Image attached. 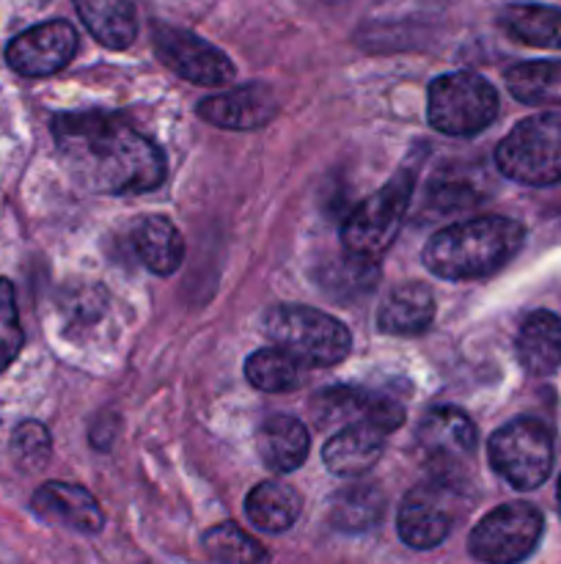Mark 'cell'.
Instances as JSON below:
<instances>
[{
    "instance_id": "6da1fadb",
    "label": "cell",
    "mask_w": 561,
    "mask_h": 564,
    "mask_svg": "<svg viewBox=\"0 0 561 564\" xmlns=\"http://www.w3.org/2000/svg\"><path fill=\"white\" fill-rule=\"evenodd\" d=\"M53 132L72 171L97 193H146L165 180V158L157 143L141 135L124 116L102 110L61 113Z\"/></svg>"
},
{
    "instance_id": "7a4b0ae2",
    "label": "cell",
    "mask_w": 561,
    "mask_h": 564,
    "mask_svg": "<svg viewBox=\"0 0 561 564\" xmlns=\"http://www.w3.org/2000/svg\"><path fill=\"white\" fill-rule=\"evenodd\" d=\"M526 229L501 215L451 224L432 235L424 246V264L429 273L449 281L487 279L504 270L520 253Z\"/></svg>"
},
{
    "instance_id": "3957f363",
    "label": "cell",
    "mask_w": 561,
    "mask_h": 564,
    "mask_svg": "<svg viewBox=\"0 0 561 564\" xmlns=\"http://www.w3.org/2000/svg\"><path fill=\"white\" fill-rule=\"evenodd\" d=\"M264 336L300 367H333L344 361L352 336L330 314L308 306H273L264 314Z\"/></svg>"
},
{
    "instance_id": "277c9868",
    "label": "cell",
    "mask_w": 561,
    "mask_h": 564,
    "mask_svg": "<svg viewBox=\"0 0 561 564\" xmlns=\"http://www.w3.org/2000/svg\"><path fill=\"white\" fill-rule=\"evenodd\" d=\"M413 182H416V169L405 165L394 180L385 182L377 193H372L366 202H361L346 215L341 226L346 257L374 264V259L388 251L410 207Z\"/></svg>"
},
{
    "instance_id": "5b68a950",
    "label": "cell",
    "mask_w": 561,
    "mask_h": 564,
    "mask_svg": "<svg viewBox=\"0 0 561 564\" xmlns=\"http://www.w3.org/2000/svg\"><path fill=\"white\" fill-rule=\"evenodd\" d=\"M498 171L528 187L561 182V113H537L517 121L495 149Z\"/></svg>"
},
{
    "instance_id": "8992f818",
    "label": "cell",
    "mask_w": 561,
    "mask_h": 564,
    "mask_svg": "<svg viewBox=\"0 0 561 564\" xmlns=\"http://www.w3.org/2000/svg\"><path fill=\"white\" fill-rule=\"evenodd\" d=\"M429 124L446 135H476L498 116V94L473 72H449L429 86Z\"/></svg>"
},
{
    "instance_id": "52a82bcc",
    "label": "cell",
    "mask_w": 561,
    "mask_h": 564,
    "mask_svg": "<svg viewBox=\"0 0 561 564\" xmlns=\"http://www.w3.org/2000/svg\"><path fill=\"white\" fill-rule=\"evenodd\" d=\"M495 474L515 490H534L550 477L553 468V441L548 427L537 419H515L495 430L487 446Z\"/></svg>"
},
{
    "instance_id": "ba28073f",
    "label": "cell",
    "mask_w": 561,
    "mask_h": 564,
    "mask_svg": "<svg viewBox=\"0 0 561 564\" xmlns=\"http://www.w3.org/2000/svg\"><path fill=\"white\" fill-rule=\"evenodd\" d=\"M544 532L542 512L526 501L495 507L473 527L468 551L484 564H517L534 554Z\"/></svg>"
},
{
    "instance_id": "9c48e42d",
    "label": "cell",
    "mask_w": 561,
    "mask_h": 564,
    "mask_svg": "<svg viewBox=\"0 0 561 564\" xmlns=\"http://www.w3.org/2000/svg\"><path fill=\"white\" fill-rule=\"evenodd\" d=\"M460 488L454 479H429L405 496L396 518L402 543L416 551H429L449 538L454 527Z\"/></svg>"
},
{
    "instance_id": "30bf717a",
    "label": "cell",
    "mask_w": 561,
    "mask_h": 564,
    "mask_svg": "<svg viewBox=\"0 0 561 564\" xmlns=\"http://www.w3.org/2000/svg\"><path fill=\"white\" fill-rule=\"evenodd\" d=\"M152 42L157 58L182 80L198 83V86H226L234 80V64L229 55L215 44L204 42L193 31L157 22L152 28Z\"/></svg>"
},
{
    "instance_id": "8fae6325",
    "label": "cell",
    "mask_w": 561,
    "mask_h": 564,
    "mask_svg": "<svg viewBox=\"0 0 561 564\" xmlns=\"http://www.w3.org/2000/svg\"><path fill=\"white\" fill-rule=\"evenodd\" d=\"M311 411L319 427H324V424H346V427L350 424H366V427L377 430L383 435L394 433L405 422V408L394 397H383L363 389H344V386L319 391Z\"/></svg>"
},
{
    "instance_id": "7c38bea8",
    "label": "cell",
    "mask_w": 561,
    "mask_h": 564,
    "mask_svg": "<svg viewBox=\"0 0 561 564\" xmlns=\"http://www.w3.org/2000/svg\"><path fill=\"white\" fill-rule=\"evenodd\" d=\"M77 53V31L64 20L42 22L20 36H14L6 47V61L14 72L25 77H47L64 69Z\"/></svg>"
},
{
    "instance_id": "4fadbf2b",
    "label": "cell",
    "mask_w": 561,
    "mask_h": 564,
    "mask_svg": "<svg viewBox=\"0 0 561 564\" xmlns=\"http://www.w3.org/2000/svg\"><path fill=\"white\" fill-rule=\"evenodd\" d=\"M418 444L427 460L438 468V479H454L457 466L476 449V427L457 408H435L418 427Z\"/></svg>"
},
{
    "instance_id": "5bb4252c",
    "label": "cell",
    "mask_w": 561,
    "mask_h": 564,
    "mask_svg": "<svg viewBox=\"0 0 561 564\" xmlns=\"http://www.w3.org/2000/svg\"><path fill=\"white\" fill-rule=\"evenodd\" d=\"M275 113H278V99L262 83L215 94L198 105V116L223 130H258L273 121Z\"/></svg>"
},
{
    "instance_id": "9a60e30c",
    "label": "cell",
    "mask_w": 561,
    "mask_h": 564,
    "mask_svg": "<svg viewBox=\"0 0 561 564\" xmlns=\"http://www.w3.org/2000/svg\"><path fill=\"white\" fill-rule=\"evenodd\" d=\"M33 512L42 521L55 527L75 529V532L97 534L105 527V516L97 499L80 485L47 482L33 494Z\"/></svg>"
},
{
    "instance_id": "2e32d148",
    "label": "cell",
    "mask_w": 561,
    "mask_h": 564,
    "mask_svg": "<svg viewBox=\"0 0 561 564\" xmlns=\"http://www.w3.org/2000/svg\"><path fill=\"white\" fill-rule=\"evenodd\" d=\"M517 358L534 378H548L561 367V317L553 312L528 314L517 334Z\"/></svg>"
},
{
    "instance_id": "e0dca14e",
    "label": "cell",
    "mask_w": 561,
    "mask_h": 564,
    "mask_svg": "<svg viewBox=\"0 0 561 564\" xmlns=\"http://www.w3.org/2000/svg\"><path fill=\"white\" fill-rule=\"evenodd\" d=\"M383 433L366 427V424H350L324 444L322 460L336 477H361L369 468H374V463L383 455Z\"/></svg>"
},
{
    "instance_id": "ac0fdd59",
    "label": "cell",
    "mask_w": 561,
    "mask_h": 564,
    "mask_svg": "<svg viewBox=\"0 0 561 564\" xmlns=\"http://www.w3.org/2000/svg\"><path fill=\"white\" fill-rule=\"evenodd\" d=\"M435 297L424 284H399L388 292L377 312V325L383 334L394 336H416L432 325L435 319Z\"/></svg>"
},
{
    "instance_id": "d6986e66",
    "label": "cell",
    "mask_w": 561,
    "mask_h": 564,
    "mask_svg": "<svg viewBox=\"0 0 561 564\" xmlns=\"http://www.w3.org/2000/svg\"><path fill=\"white\" fill-rule=\"evenodd\" d=\"M82 25L99 44L127 50L138 36V14L132 0H75Z\"/></svg>"
},
{
    "instance_id": "ffe728a7",
    "label": "cell",
    "mask_w": 561,
    "mask_h": 564,
    "mask_svg": "<svg viewBox=\"0 0 561 564\" xmlns=\"http://www.w3.org/2000/svg\"><path fill=\"white\" fill-rule=\"evenodd\" d=\"M258 455L275 474H289L302 466L308 455V433L295 416H270L258 427Z\"/></svg>"
},
{
    "instance_id": "44dd1931",
    "label": "cell",
    "mask_w": 561,
    "mask_h": 564,
    "mask_svg": "<svg viewBox=\"0 0 561 564\" xmlns=\"http://www.w3.org/2000/svg\"><path fill=\"white\" fill-rule=\"evenodd\" d=\"M132 246H135L138 259L143 268L152 270L154 275H170L179 270L185 259V240L179 229L168 218H143L132 231Z\"/></svg>"
},
{
    "instance_id": "7402d4cb",
    "label": "cell",
    "mask_w": 561,
    "mask_h": 564,
    "mask_svg": "<svg viewBox=\"0 0 561 564\" xmlns=\"http://www.w3.org/2000/svg\"><path fill=\"white\" fill-rule=\"evenodd\" d=\"M498 25L506 36L528 47L561 50V9L539 3L506 6L498 17Z\"/></svg>"
},
{
    "instance_id": "603a6c76",
    "label": "cell",
    "mask_w": 561,
    "mask_h": 564,
    "mask_svg": "<svg viewBox=\"0 0 561 564\" xmlns=\"http://www.w3.org/2000/svg\"><path fill=\"white\" fill-rule=\"evenodd\" d=\"M302 501L295 488L284 482H262L248 494L245 516L256 529L270 534L286 532L300 518Z\"/></svg>"
},
{
    "instance_id": "cb8c5ba5",
    "label": "cell",
    "mask_w": 561,
    "mask_h": 564,
    "mask_svg": "<svg viewBox=\"0 0 561 564\" xmlns=\"http://www.w3.org/2000/svg\"><path fill=\"white\" fill-rule=\"evenodd\" d=\"M385 512V499L380 488L366 482L346 485L330 501V521L341 532H366L377 527Z\"/></svg>"
},
{
    "instance_id": "d4e9b609",
    "label": "cell",
    "mask_w": 561,
    "mask_h": 564,
    "mask_svg": "<svg viewBox=\"0 0 561 564\" xmlns=\"http://www.w3.org/2000/svg\"><path fill=\"white\" fill-rule=\"evenodd\" d=\"M506 88L526 105H561V61H526L506 72Z\"/></svg>"
},
{
    "instance_id": "484cf974",
    "label": "cell",
    "mask_w": 561,
    "mask_h": 564,
    "mask_svg": "<svg viewBox=\"0 0 561 564\" xmlns=\"http://www.w3.org/2000/svg\"><path fill=\"white\" fill-rule=\"evenodd\" d=\"M245 378L253 389L267 391V394H284L300 386L302 369L300 364L284 350H256L245 361Z\"/></svg>"
},
{
    "instance_id": "4316f807",
    "label": "cell",
    "mask_w": 561,
    "mask_h": 564,
    "mask_svg": "<svg viewBox=\"0 0 561 564\" xmlns=\"http://www.w3.org/2000/svg\"><path fill=\"white\" fill-rule=\"evenodd\" d=\"M204 551L220 564H267V549L237 523H220L204 534Z\"/></svg>"
},
{
    "instance_id": "83f0119b",
    "label": "cell",
    "mask_w": 561,
    "mask_h": 564,
    "mask_svg": "<svg viewBox=\"0 0 561 564\" xmlns=\"http://www.w3.org/2000/svg\"><path fill=\"white\" fill-rule=\"evenodd\" d=\"M482 198V191L468 174L440 171L438 180H432L427 191V207H432L435 213H465V209L476 207Z\"/></svg>"
},
{
    "instance_id": "f1b7e54d",
    "label": "cell",
    "mask_w": 561,
    "mask_h": 564,
    "mask_svg": "<svg viewBox=\"0 0 561 564\" xmlns=\"http://www.w3.org/2000/svg\"><path fill=\"white\" fill-rule=\"evenodd\" d=\"M22 341L25 336H22L20 312H16L14 286L0 279V372L14 361L16 352L22 350Z\"/></svg>"
},
{
    "instance_id": "f546056e",
    "label": "cell",
    "mask_w": 561,
    "mask_h": 564,
    "mask_svg": "<svg viewBox=\"0 0 561 564\" xmlns=\"http://www.w3.org/2000/svg\"><path fill=\"white\" fill-rule=\"evenodd\" d=\"M11 452L25 468H42L50 457V433L38 422H22L11 435Z\"/></svg>"
},
{
    "instance_id": "4dcf8cb0",
    "label": "cell",
    "mask_w": 561,
    "mask_h": 564,
    "mask_svg": "<svg viewBox=\"0 0 561 564\" xmlns=\"http://www.w3.org/2000/svg\"><path fill=\"white\" fill-rule=\"evenodd\" d=\"M556 499H559V512H561V479H559V488H556Z\"/></svg>"
}]
</instances>
